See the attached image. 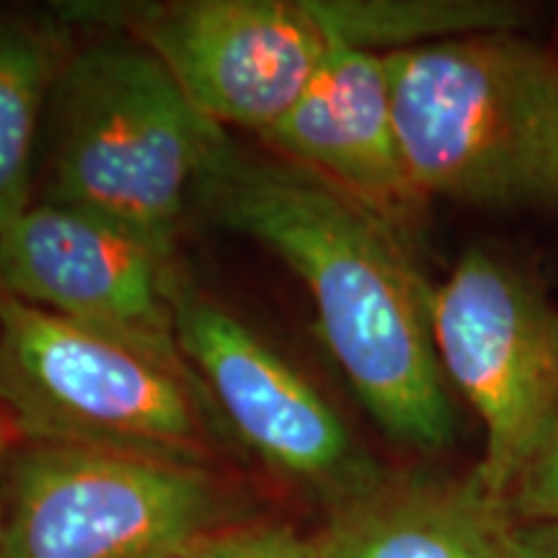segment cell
Masks as SVG:
<instances>
[{"label": "cell", "instance_id": "6da1fadb", "mask_svg": "<svg viewBox=\"0 0 558 558\" xmlns=\"http://www.w3.org/2000/svg\"><path fill=\"white\" fill-rule=\"evenodd\" d=\"M192 209L259 243L305 284L320 341L388 437L448 448L458 414L432 337V288L399 230L316 173L230 135L209 156Z\"/></svg>", "mask_w": 558, "mask_h": 558}, {"label": "cell", "instance_id": "7a4b0ae2", "mask_svg": "<svg viewBox=\"0 0 558 558\" xmlns=\"http://www.w3.org/2000/svg\"><path fill=\"white\" fill-rule=\"evenodd\" d=\"M70 24V21H68ZM45 120L37 199L73 207L177 256L194 186L228 130L128 34L83 26Z\"/></svg>", "mask_w": 558, "mask_h": 558}, {"label": "cell", "instance_id": "3957f363", "mask_svg": "<svg viewBox=\"0 0 558 558\" xmlns=\"http://www.w3.org/2000/svg\"><path fill=\"white\" fill-rule=\"evenodd\" d=\"M386 60L401 153L424 199L558 207V52L494 32Z\"/></svg>", "mask_w": 558, "mask_h": 558}, {"label": "cell", "instance_id": "277c9868", "mask_svg": "<svg viewBox=\"0 0 558 558\" xmlns=\"http://www.w3.org/2000/svg\"><path fill=\"white\" fill-rule=\"evenodd\" d=\"M0 409L19 439L213 465L235 445L199 380L0 288Z\"/></svg>", "mask_w": 558, "mask_h": 558}, {"label": "cell", "instance_id": "5b68a950", "mask_svg": "<svg viewBox=\"0 0 558 558\" xmlns=\"http://www.w3.org/2000/svg\"><path fill=\"white\" fill-rule=\"evenodd\" d=\"M243 520L215 465L19 439L0 558H179Z\"/></svg>", "mask_w": 558, "mask_h": 558}, {"label": "cell", "instance_id": "8992f818", "mask_svg": "<svg viewBox=\"0 0 558 558\" xmlns=\"http://www.w3.org/2000/svg\"><path fill=\"white\" fill-rule=\"evenodd\" d=\"M429 320L445 378L484 424L471 476L505 505L558 416V308L518 264L469 248L432 288Z\"/></svg>", "mask_w": 558, "mask_h": 558}, {"label": "cell", "instance_id": "52a82bcc", "mask_svg": "<svg viewBox=\"0 0 558 558\" xmlns=\"http://www.w3.org/2000/svg\"><path fill=\"white\" fill-rule=\"evenodd\" d=\"M54 9L73 26L128 34L228 132L264 135L333 47L313 0H130Z\"/></svg>", "mask_w": 558, "mask_h": 558}, {"label": "cell", "instance_id": "ba28073f", "mask_svg": "<svg viewBox=\"0 0 558 558\" xmlns=\"http://www.w3.org/2000/svg\"><path fill=\"white\" fill-rule=\"evenodd\" d=\"M173 324L190 362L235 445L284 484L326 509L378 473L331 401L279 349L218 298L177 271Z\"/></svg>", "mask_w": 558, "mask_h": 558}, {"label": "cell", "instance_id": "9c48e42d", "mask_svg": "<svg viewBox=\"0 0 558 558\" xmlns=\"http://www.w3.org/2000/svg\"><path fill=\"white\" fill-rule=\"evenodd\" d=\"M177 256L81 209L37 199L0 230V288L199 380L177 339Z\"/></svg>", "mask_w": 558, "mask_h": 558}, {"label": "cell", "instance_id": "30bf717a", "mask_svg": "<svg viewBox=\"0 0 558 558\" xmlns=\"http://www.w3.org/2000/svg\"><path fill=\"white\" fill-rule=\"evenodd\" d=\"M259 140L277 158L357 199L403 239L427 205L403 160L380 52L333 45L298 101Z\"/></svg>", "mask_w": 558, "mask_h": 558}, {"label": "cell", "instance_id": "8fae6325", "mask_svg": "<svg viewBox=\"0 0 558 558\" xmlns=\"http://www.w3.org/2000/svg\"><path fill=\"white\" fill-rule=\"evenodd\" d=\"M505 505L476 478L378 476L326 509L318 558H514Z\"/></svg>", "mask_w": 558, "mask_h": 558}, {"label": "cell", "instance_id": "7c38bea8", "mask_svg": "<svg viewBox=\"0 0 558 558\" xmlns=\"http://www.w3.org/2000/svg\"><path fill=\"white\" fill-rule=\"evenodd\" d=\"M73 32L58 9H0V230L37 202L39 140Z\"/></svg>", "mask_w": 558, "mask_h": 558}, {"label": "cell", "instance_id": "4fadbf2b", "mask_svg": "<svg viewBox=\"0 0 558 558\" xmlns=\"http://www.w3.org/2000/svg\"><path fill=\"white\" fill-rule=\"evenodd\" d=\"M333 45L399 52L476 34L518 32L525 11L501 0H313Z\"/></svg>", "mask_w": 558, "mask_h": 558}, {"label": "cell", "instance_id": "5bb4252c", "mask_svg": "<svg viewBox=\"0 0 558 558\" xmlns=\"http://www.w3.org/2000/svg\"><path fill=\"white\" fill-rule=\"evenodd\" d=\"M179 558H318L316 538L284 522L243 520L207 535Z\"/></svg>", "mask_w": 558, "mask_h": 558}, {"label": "cell", "instance_id": "9a60e30c", "mask_svg": "<svg viewBox=\"0 0 558 558\" xmlns=\"http://www.w3.org/2000/svg\"><path fill=\"white\" fill-rule=\"evenodd\" d=\"M509 522L558 520V416L505 497Z\"/></svg>", "mask_w": 558, "mask_h": 558}, {"label": "cell", "instance_id": "2e32d148", "mask_svg": "<svg viewBox=\"0 0 558 558\" xmlns=\"http://www.w3.org/2000/svg\"><path fill=\"white\" fill-rule=\"evenodd\" d=\"M509 543L514 558H558V520L512 522Z\"/></svg>", "mask_w": 558, "mask_h": 558}, {"label": "cell", "instance_id": "e0dca14e", "mask_svg": "<svg viewBox=\"0 0 558 558\" xmlns=\"http://www.w3.org/2000/svg\"><path fill=\"white\" fill-rule=\"evenodd\" d=\"M19 435L11 427L9 416L0 409V546H3V525H5V471H9L11 452L16 448Z\"/></svg>", "mask_w": 558, "mask_h": 558}]
</instances>
